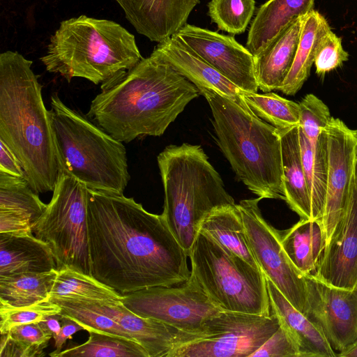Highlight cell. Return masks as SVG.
I'll return each mask as SVG.
<instances>
[{"instance_id":"obj_17","label":"cell","mask_w":357,"mask_h":357,"mask_svg":"<svg viewBox=\"0 0 357 357\" xmlns=\"http://www.w3.org/2000/svg\"><path fill=\"white\" fill-rule=\"evenodd\" d=\"M137 33L161 43L187 22L199 0H114Z\"/></svg>"},{"instance_id":"obj_21","label":"cell","mask_w":357,"mask_h":357,"mask_svg":"<svg viewBox=\"0 0 357 357\" xmlns=\"http://www.w3.org/2000/svg\"><path fill=\"white\" fill-rule=\"evenodd\" d=\"M271 311L291 338L299 357H335L320 328L295 308L266 277Z\"/></svg>"},{"instance_id":"obj_32","label":"cell","mask_w":357,"mask_h":357,"mask_svg":"<svg viewBox=\"0 0 357 357\" xmlns=\"http://www.w3.org/2000/svg\"><path fill=\"white\" fill-rule=\"evenodd\" d=\"M243 98L249 109L259 119L278 130H284L300 123L299 103L284 98L273 92H244Z\"/></svg>"},{"instance_id":"obj_31","label":"cell","mask_w":357,"mask_h":357,"mask_svg":"<svg viewBox=\"0 0 357 357\" xmlns=\"http://www.w3.org/2000/svg\"><path fill=\"white\" fill-rule=\"evenodd\" d=\"M88 333L86 342L61 351L55 357H149L137 341L93 331Z\"/></svg>"},{"instance_id":"obj_9","label":"cell","mask_w":357,"mask_h":357,"mask_svg":"<svg viewBox=\"0 0 357 357\" xmlns=\"http://www.w3.org/2000/svg\"><path fill=\"white\" fill-rule=\"evenodd\" d=\"M87 194L84 184L59 171L52 199L33 229L50 246L57 270L68 267L91 275Z\"/></svg>"},{"instance_id":"obj_16","label":"cell","mask_w":357,"mask_h":357,"mask_svg":"<svg viewBox=\"0 0 357 357\" xmlns=\"http://www.w3.org/2000/svg\"><path fill=\"white\" fill-rule=\"evenodd\" d=\"M333 287L357 288V180H353L344 213L326 245L313 275Z\"/></svg>"},{"instance_id":"obj_24","label":"cell","mask_w":357,"mask_h":357,"mask_svg":"<svg viewBox=\"0 0 357 357\" xmlns=\"http://www.w3.org/2000/svg\"><path fill=\"white\" fill-rule=\"evenodd\" d=\"M303 16L292 23L262 52L254 56L259 89L278 90L293 64L302 27Z\"/></svg>"},{"instance_id":"obj_29","label":"cell","mask_w":357,"mask_h":357,"mask_svg":"<svg viewBox=\"0 0 357 357\" xmlns=\"http://www.w3.org/2000/svg\"><path fill=\"white\" fill-rule=\"evenodd\" d=\"M57 269L0 276V301L15 307L30 305L48 299Z\"/></svg>"},{"instance_id":"obj_15","label":"cell","mask_w":357,"mask_h":357,"mask_svg":"<svg viewBox=\"0 0 357 357\" xmlns=\"http://www.w3.org/2000/svg\"><path fill=\"white\" fill-rule=\"evenodd\" d=\"M328 139V172L326 202L321 225L329 241L346 208L355 176L357 132L342 121L331 118L326 128Z\"/></svg>"},{"instance_id":"obj_41","label":"cell","mask_w":357,"mask_h":357,"mask_svg":"<svg viewBox=\"0 0 357 357\" xmlns=\"http://www.w3.org/2000/svg\"><path fill=\"white\" fill-rule=\"evenodd\" d=\"M39 322L45 331L54 338L59 335L61 328V313L49 316L44 321Z\"/></svg>"},{"instance_id":"obj_8","label":"cell","mask_w":357,"mask_h":357,"mask_svg":"<svg viewBox=\"0 0 357 357\" xmlns=\"http://www.w3.org/2000/svg\"><path fill=\"white\" fill-rule=\"evenodd\" d=\"M188 257L191 274L219 309L271 315L266 278L260 268L202 232Z\"/></svg>"},{"instance_id":"obj_3","label":"cell","mask_w":357,"mask_h":357,"mask_svg":"<svg viewBox=\"0 0 357 357\" xmlns=\"http://www.w3.org/2000/svg\"><path fill=\"white\" fill-rule=\"evenodd\" d=\"M33 62L17 52L0 54V140L15 154L31 188L53 192L59 167L50 112Z\"/></svg>"},{"instance_id":"obj_34","label":"cell","mask_w":357,"mask_h":357,"mask_svg":"<svg viewBox=\"0 0 357 357\" xmlns=\"http://www.w3.org/2000/svg\"><path fill=\"white\" fill-rule=\"evenodd\" d=\"M208 15L218 28L231 34L245 32L255 8V0H211Z\"/></svg>"},{"instance_id":"obj_13","label":"cell","mask_w":357,"mask_h":357,"mask_svg":"<svg viewBox=\"0 0 357 357\" xmlns=\"http://www.w3.org/2000/svg\"><path fill=\"white\" fill-rule=\"evenodd\" d=\"M304 277L303 314L320 328L335 351L340 352L357 342V288H339L311 275Z\"/></svg>"},{"instance_id":"obj_39","label":"cell","mask_w":357,"mask_h":357,"mask_svg":"<svg viewBox=\"0 0 357 357\" xmlns=\"http://www.w3.org/2000/svg\"><path fill=\"white\" fill-rule=\"evenodd\" d=\"M0 172L25 178V174L20 162L8 146L1 140H0Z\"/></svg>"},{"instance_id":"obj_2","label":"cell","mask_w":357,"mask_h":357,"mask_svg":"<svg viewBox=\"0 0 357 357\" xmlns=\"http://www.w3.org/2000/svg\"><path fill=\"white\" fill-rule=\"evenodd\" d=\"M87 115L117 140L161 136L199 89L155 50L130 70L101 84Z\"/></svg>"},{"instance_id":"obj_5","label":"cell","mask_w":357,"mask_h":357,"mask_svg":"<svg viewBox=\"0 0 357 357\" xmlns=\"http://www.w3.org/2000/svg\"><path fill=\"white\" fill-rule=\"evenodd\" d=\"M142 59L135 36L121 25L83 15L61 22L40 60L68 82L82 77L102 84Z\"/></svg>"},{"instance_id":"obj_14","label":"cell","mask_w":357,"mask_h":357,"mask_svg":"<svg viewBox=\"0 0 357 357\" xmlns=\"http://www.w3.org/2000/svg\"><path fill=\"white\" fill-rule=\"evenodd\" d=\"M173 36L242 91L257 93L254 56L234 37L188 24Z\"/></svg>"},{"instance_id":"obj_6","label":"cell","mask_w":357,"mask_h":357,"mask_svg":"<svg viewBox=\"0 0 357 357\" xmlns=\"http://www.w3.org/2000/svg\"><path fill=\"white\" fill-rule=\"evenodd\" d=\"M157 161L165 194L162 215L188 256L202 220L236 204L200 145H169Z\"/></svg>"},{"instance_id":"obj_27","label":"cell","mask_w":357,"mask_h":357,"mask_svg":"<svg viewBox=\"0 0 357 357\" xmlns=\"http://www.w3.org/2000/svg\"><path fill=\"white\" fill-rule=\"evenodd\" d=\"M331 27L324 15L312 10L303 16L299 41L291 68L278 90L289 96L296 94L310 76L318 44Z\"/></svg>"},{"instance_id":"obj_7","label":"cell","mask_w":357,"mask_h":357,"mask_svg":"<svg viewBox=\"0 0 357 357\" xmlns=\"http://www.w3.org/2000/svg\"><path fill=\"white\" fill-rule=\"evenodd\" d=\"M49 112L59 171L89 189L123 194L130 176L123 142L68 107L57 93Z\"/></svg>"},{"instance_id":"obj_1","label":"cell","mask_w":357,"mask_h":357,"mask_svg":"<svg viewBox=\"0 0 357 357\" xmlns=\"http://www.w3.org/2000/svg\"><path fill=\"white\" fill-rule=\"evenodd\" d=\"M87 229L91 275L121 294L190 276L188 254L162 214L133 198L88 188Z\"/></svg>"},{"instance_id":"obj_22","label":"cell","mask_w":357,"mask_h":357,"mask_svg":"<svg viewBox=\"0 0 357 357\" xmlns=\"http://www.w3.org/2000/svg\"><path fill=\"white\" fill-rule=\"evenodd\" d=\"M56 268L50 246L33 234L0 233V276Z\"/></svg>"},{"instance_id":"obj_25","label":"cell","mask_w":357,"mask_h":357,"mask_svg":"<svg viewBox=\"0 0 357 357\" xmlns=\"http://www.w3.org/2000/svg\"><path fill=\"white\" fill-rule=\"evenodd\" d=\"M278 132L281 139L284 201L301 219H312L311 197L301 160L298 126L278 130Z\"/></svg>"},{"instance_id":"obj_35","label":"cell","mask_w":357,"mask_h":357,"mask_svg":"<svg viewBox=\"0 0 357 357\" xmlns=\"http://www.w3.org/2000/svg\"><path fill=\"white\" fill-rule=\"evenodd\" d=\"M0 303L1 334L8 333L15 326L44 321L62 311L57 303L49 299L22 307L13 306L3 301Z\"/></svg>"},{"instance_id":"obj_38","label":"cell","mask_w":357,"mask_h":357,"mask_svg":"<svg viewBox=\"0 0 357 357\" xmlns=\"http://www.w3.org/2000/svg\"><path fill=\"white\" fill-rule=\"evenodd\" d=\"M250 357H299L287 331L280 324L278 330Z\"/></svg>"},{"instance_id":"obj_11","label":"cell","mask_w":357,"mask_h":357,"mask_svg":"<svg viewBox=\"0 0 357 357\" xmlns=\"http://www.w3.org/2000/svg\"><path fill=\"white\" fill-rule=\"evenodd\" d=\"M122 302L141 317L184 332L199 330L208 319L221 310L191 273L178 287L158 286L125 294Z\"/></svg>"},{"instance_id":"obj_30","label":"cell","mask_w":357,"mask_h":357,"mask_svg":"<svg viewBox=\"0 0 357 357\" xmlns=\"http://www.w3.org/2000/svg\"><path fill=\"white\" fill-rule=\"evenodd\" d=\"M49 298L122 301L123 294L91 275L66 267L58 270Z\"/></svg>"},{"instance_id":"obj_42","label":"cell","mask_w":357,"mask_h":357,"mask_svg":"<svg viewBox=\"0 0 357 357\" xmlns=\"http://www.w3.org/2000/svg\"><path fill=\"white\" fill-rule=\"evenodd\" d=\"M338 357H357V342L339 352L337 354Z\"/></svg>"},{"instance_id":"obj_43","label":"cell","mask_w":357,"mask_h":357,"mask_svg":"<svg viewBox=\"0 0 357 357\" xmlns=\"http://www.w3.org/2000/svg\"><path fill=\"white\" fill-rule=\"evenodd\" d=\"M355 174H356V180H357V155H356V161Z\"/></svg>"},{"instance_id":"obj_18","label":"cell","mask_w":357,"mask_h":357,"mask_svg":"<svg viewBox=\"0 0 357 357\" xmlns=\"http://www.w3.org/2000/svg\"><path fill=\"white\" fill-rule=\"evenodd\" d=\"M154 50L199 91H215L241 106L248 107L243 98L245 91L174 36L158 43Z\"/></svg>"},{"instance_id":"obj_33","label":"cell","mask_w":357,"mask_h":357,"mask_svg":"<svg viewBox=\"0 0 357 357\" xmlns=\"http://www.w3.org/2000/svg\"><path fill=\"white\" fill-rule=\"evenodd\" d=\"M57 303L63 314L81 324L86 331H93L136 341L117 322L79 299L49 298Z\"/></svg>"},{"instance_id":"obj_40","label":"cell","mask_w":357,"mask_h":357,"mask_svg":"<svg viewBox=\"0 0 357 357\" xmlns=\"http://www.w3.org/2000/svg\"><path fill=\"white\" fill-rule=\"evenodd\" d=\"M61 323L60 332L54 338L55 350L49 354L52 357H55L56 354L61 351L63 344L68 339L72 337L73 335L79 331L84 330L81 324L63 314H61Z\"/></svg>"},{"instance_id":"obj_19","label":"cell","mask_w":357,"mask_h":357,"mask_svg":"<svg viewBox=\"0 0 357 357\" xmlns=\"http://www.w3.org/2000/svg\"><path fill=\"white\" fill-rule=\"evenodd\" d=\"M47 206L24 178L0 172V233L33 234Z\"/></svg>"},{"instance_id":"obj_37","label":"cell","mask_w":357,"mask_h":357,"mask_svg":"<svg viewBox=\"0 0 357 357\" xmlns=\"http://www.w3.org/2000/svg\"><path fill=\"white\" fill-rule=\"evenodd\" d=\"M7 333L10 338L35 349L42 356L45 355L43 350L53 338L39 321L15 326Z\"/></svg>"},{"instance_id":"obj_28","label":"cell","mask_w":357,"mask_h":357,"mask_svg":"<svg viewBox=\"0 0 357 357\" xmlns=\"http://www.w3.org/2000/svg\"><path fill=\"white\" fill-rule=\"evenodd\" d=\"M255 268L259 266L250 248L245 227L236 204L218 208L201 222L199 231Z\"/></svg>"},{"instance_id":"obj_36","label":"cell","mask_w":357,"mask_h":357,"mask_svg":"<svg viewBox=\"0 0 357 357\" xmlns=\"http://www.w3.org/2000/svg\"><path fill=\"white\" fill-rule=\"evenodd\" d=\"M348 58L349 54L342 47V39L331 29L322 36L318 44L314 63L316 73L324 76L341 66Z\"/></svg>"},{"instance_id":"obj_44","label":"cell","mask_w":357,"mask_h":357,"mask_svg":"<svg viewBox=\"0 0 357 357\" xmlns=\"http://www.w3.org/2000/svg\"><path fill=\"white\" fill-rule=\"evenodd\" d=\"M356 132H357V130H356Z\"/></svg>"},{"instance_id":"obj_12","label":"cell","mask_w":357,"mask_h":357,"mask_svg":"<svg viewBox=\"0 0 357 357\" xmlns=\"http://www.w3.org/2000/svg\"><path fill=\"white\" fill-rule=\"evenodd\" d=\"M262 199H243L236 204L248 243L260 269L289 303L304 312L306 288L304 275L291 261L280 242V230L264 218L259 207Z\"/></svg>"},{"instance_id":"obj_23","label":"cell","mask_w":357,"mask_h":357,"mask_svg":"<svg viewBox=\"0 0 357 357\" xmlns=\"http://www.w3.org/2000/svg\"><path fill=\"white\" fill-rule=\"evenodd\" d=\"M314 0H268L257 10L250 27L246 47L256 56L296 18L313 10Z\"/></svg>"},{"instance_id":"obj_10","label":"cell","mask_w":357,"mask_h":357,"mask_svg":"<svg viewBox=\"0 0 357 357\" xmlns=\"http://www.w3.org/2000/svg\"><path fill=\"white\" fill-rule=\"evenodd\" d=\"M280 327L276 315L220 310L197 331L176 333L167 357H250Z\"/></svg>"},{"instance_id":"obj_4","label":"cell","mask_w":357,"mask_h":357,"mask_svg":"<svg viewBox=\"0 0 357 357\" xmlns=\"http://www.w3.org/2000/svg\"><path fill=\"white\" fill-rule=\"evenodd\" d=\"M199 93L210 106L217 143L238 180L261 199L285 200L278 130L215 91Z\"/></svg>"},{"instance_id":"obj_20","label":"cell","mask_w":357,"mask_h":357,"mask_svg":"<svg viewBox=\"0 0 357 357\" xmlns=\"http://www.w3.org/2000/svg\"><path fill=\"white\" fill-rule=\"evenodd\" d=\"M84 301L117 322L143 347L149 357H167L172 350L177 329L135 314L127 308L122 301Z\"/></svg>"},{"instance_id":"obj_26","label":"cell","mask_w":357,"mask_h":357,"mask_svg":"<svg viewBox=\"0 0 357 357\" xmlns=\"http://www.w3.org/2000/svg\"><path fill=\"white\" fill-rule=\"evenodd\" d=\"M280 242L287 255L303 275H314L326 247V238L318 220L300 219L280 231Z\"/></svg>"}]
</instances>
